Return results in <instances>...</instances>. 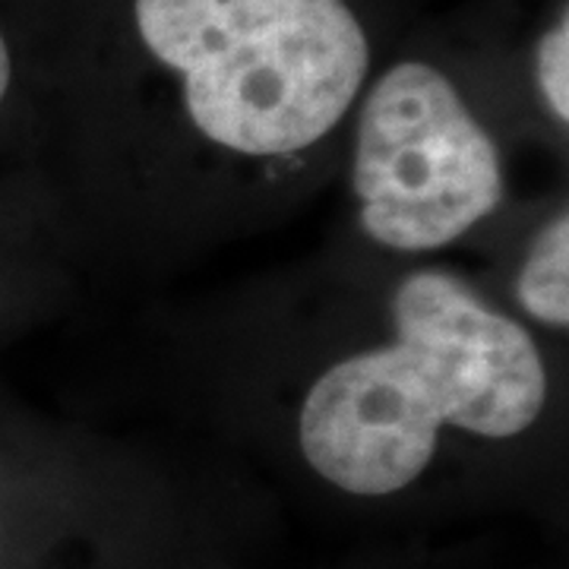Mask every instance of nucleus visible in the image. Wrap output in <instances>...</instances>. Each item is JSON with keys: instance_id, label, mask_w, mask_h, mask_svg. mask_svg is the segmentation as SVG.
<instances>
[{"instance_id": "obj_7", "label": "nucleus", "mask_w": 569, "mask_h": 569, "mask_svg": "<svg viewBox=\"0 0 569 569\" xmlns=\"http://www.w3.org/2000/svg\"><path fill=\"white\" fill-rule=\"evenodd\" d=\"M17 77H20V58H17V44L7 29V20L0 17V111L10 102L13 89H17Z\"/></svg>"}, {"instance_id": "obj_3", "label": "nucleus", "mask_w": 569, "mask_h": 569, "mask_svg": "<svg viewBox=\"0 0 569 569\" xmlns=\"http://www.w3.org/2000/svg\"><path fill=\"white\" fill-rule=\"evenodd\" d=\"M355 197L367 234L402 253L452 244L500 206V149L447 67L408 54L367 82Z\"/></svg>"}, {"instance_id": "obj_5", "label": "nucleus", "mask_w": 569, "mask_h": 569, "mask_svg": "<svg viewBox=\"0 0 569 569\" xmlns=\"http://www.w3.org/2000/svg\"><path fill=\"white\" fill-rule=\"evenodd\" d=\"M0 569H108L89 553L44 538L29 519L17 516L10 497L0 490Z\"/></svg>"}, {"instance_id": "obj_1", "label": "nucleus", "mask_w": 569, "mask_h": 569, "mask_svg": "<svg viewBox=\"0 0 569 569\" xmlns=\"http://www.w3.org/2000/svg\"><path fill=\"white\" fill-rule=\"evenodd\" d=\"M392 326L389 346L329 367L298 418L307 468L355 503H392L418 488L443 427L512 440L548 402L529 332L449 272L408 276L392 295Z\"/></svg>"}, {"instance_id": "obj_6", "label": "nucleus", "mask_w": 569, "mask_h": 569, "mask_svg": "<svg viewBox=\"0 0 569 569\" xmlns=\"http://www.w3.org/2000/svg\"><path fill=\"white\" fill-rule=\"evenodd\" d=\"M531 82L548 114L560 127L569 121V10L560 3L557 17L531 44Z\"/></svg>"}, {"instance_id": "obj_2", "label": "nucleus", "mask_w": 569, "mask_h": 569, "mask_svg": "<svg viewBox=\"0 0 569 569\" xmlns=\"http://www.w3.org/2000/svg\"><path fill=\"white\" fill-rule=\"evenodd\" d=\"M140 51L181 86L203 140L295 156L351 114L373 73L355 0H127Z\"/></svg>"}, {"instance_id": "obj_4", "label": "nucleus", "mask_w": 569, "mask_h": 569, "mask_svg": "<svg viewBox=\"0 0 569 569\" xmlns=\"http://www.w3.org/2000/svg\"><path fill=\"white\" fill-rule=\"evenodd\" d=\"M519 305L538 323L567 329L569 323V219L560 212L550 219L529 247L519 269Z\"/></svg>"}]
</instances>
